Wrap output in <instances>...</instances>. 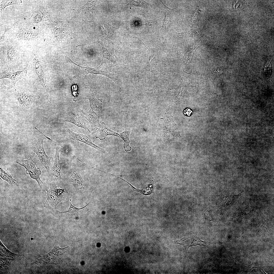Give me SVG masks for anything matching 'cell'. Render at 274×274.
<instances>
[{"mask_svg":"<svg viewBox=\"0 0 274 274\" xmlns=\"http://www.w3.org/2000/svg\"><path fill=\"white\" fill-rule=\"evenodd\" d=\"M60 150L59 147H56L54 157L53 164L50 172V179L52 182L55 183L56 182L60 183L62 180L60 173L62 164L59 157Z\"/></svg>","mask_w":274,"mask_h":274,"instance_id":"obj_6","label":"cell"},{"mask_svg":"<svg viewBox=\"0 0 274 274\" xmlns=\"http://www.w3.org/2000/svg\"><path fill=\"white\" fill-rule=\"evenodd\" d=\"M44 138L41 135H38L36 144L32 146L31 150L37 155L41 164L45 168L48 175L50 176L49 167H51V161L52 158L51 155L48 156L46 154L43 145Z\"/></svg>","mask_w":274,"mask_h":274,"instance_id":"obj_3","label":"cell"},{"mask_svg":"<svg viewBox=\"0 0 274 274\" xmlns=\"http://www.w3.org/2000/svg\"><path fill=\"white\" fill-rule=\"evenodd\" d=\"M83 114L77 113L74 111L67 112L64 115L63 121L67 122L74 124L76 126L84 128L86 131H90L88 129Z\"/></svg>","mask_w":274,"mask_h":274,"instance_id":"obj_7","label":"cell"},{"mask_svg":"<svg viewBox=\"0 0 274 274\" xmlns=\"http://www.w3.org/2000/svg\"><path fill=\"white\" fill-rule=\"evenodd\" d=\"M148 4L144 1L132 0L125 7L128 8L131 7L137 6L145 8L147 7Z\"/></svg>","mask_w":274,"mask_h":274,"instance_id":"obj_22","label":"cell"},{"mask_svg":"<svg viewBox=\"0 0 274 274\" xmlns=\"http://www.w3.org/2000/svg\"><path fill=\"white\" fill-rule=\"evenodd\" d=\"M26 73V68L14 72L5 71L1 73L0 79L8 78L11 80L13 85L14 86L16 82L19 80L25 79Z\"/></svg>","mask_w":274,"mask_h":274,"instance_id":"obj_14","label":"cell"},{"mask_svg":"<svg viewBox=\"0 0 274 274\" xmlns=\"http://www.w3.org/2000/svg\"><path fill=\"white\" fill-rule=\"evenodd\" d=\"M40 20V16H35V21L36 22H39Z\"/></svg>","mask_w":274,"mask_h":274,"instance_id":"obj_29","label":"cell"},{"mask_svg":"<svg viewBox=\"0 0 274 274\" xmlns=\"http://www.w3.org/2000/svg\"><path fill=\"white\" fill-rule=\"evenodd\" d=\"M70 206L67 210L64 211H60L56 210L55 212L56 213L60 216L67 217L79 215L85 212L87 207L90 203L89 202L84 207L79 208L76 207L72 204L71 197H70Z\"/></svg>","mask_w":274,"mask_h":274,"instance_id":"obj_15","label":"cell"},{"mask_svg":"<svg viewBox=\"0 0 274 274\" xmlns=\"http://www.w3.org/2000/svg\"><path fill=\"white\" fill-rule=\"evenodd\" d=\"M258 268L257 267H252V268H251V270H252V269H253V268Z\"/></svg>","mask_w":274,"mask_h":274,"instance_id":"obj_30","label":"cell"},{"mask_svg":"<svg viewBox=\"0 0 274 274\" xmlns=\"http://www.w3.org/2000/svg\"><path fill=\"white\" fill-rule=\"evenodd\" d=\"M69 181L74 187L77 194H83L85 191L84 182L81 176L79 168L76 165L72 166Z\"/></svg>","mask_w":274,"mask_h":274,"instance_id":"obj_5","label":"cell"},{"mask_svg":"<svg viewBox=\"0 0 274 274\" xmlns=\"http://www.w3.org/2000/svg\"><path fill=\"white\" fill-rule=\"evenodd\" d=\"M176 33L178 37H183L186 36L189 34V32H187L182 33L177 32Z\"/></svg>","mask_w":274,"mask_h":274,"instance_id":"obj_27","label":"cell"},{"mask_svg":"<svg viewBox=\"0 0 274 274\" xmlns=\"http://www.w3.org/2000/svg\"><path fill=\"white\" fill-rule=\"evenodd\" d=\"M95 137L100 140L105 139L108 136L112 135L119 137V133H116L107 126L106 124L102 122L100 124L96 132Z\"/></svg>","mask_w":274,"mask_h":274,"instance_id":"obj_16","label":"cell"},{"mask_svg":"<svg viewBox=\"0 0 274 274\" xmlns=\"http://www.w3.org/2000/svg\"><path fill=\"white\" fill-rule=\"evenodd\" d=\"M88 97L90 102V109L101 115L102 105V100L99 98L97 99L91 89L89 90Z\"/></svg>","mask_w":274,"mask_h":274,"instance_id":"obj_17","label":"cell"},{"mask_svg":"<svg viewBox=\"0 0 274 274\" xmlns=\"http://www.w3.org/2000/svg\"><path fill=\"white\" fill-rule=\"evenodd\" d=\"M8 169L6 171H5L1 168H0V177L1 178L10 184L18 185V184L15 182L16 180L13 178L8 172Z\"/></svg>","mask_w":274,"mask_h":274,"instance_id":"obj_21","label":"cell"},{"mask_svg":"<svg viewBox=\"0 0 274 274\" xmlns=\"http://www.w3.org/2000/svg\"><path fill=\"white\" fill-rule=\"evenodd\" d=\"M99 43L101 45L103 53L102 59L101 63L100 65L97 67L99 69L104 64H107L109 63H113L114 60L112 56L110 54L107 49L105 48L103 43L100 41L97 42Z\"/></svg>","mask_w":274,"mask_h":274,"instance_id":"obj_18","label":"cell"},{"mask_svg":"<svg viewBox=\"0 0 274 274\" xmlns=\"http://www.w3.org/2000/svg\"><path fill=\"white\" fill-rule=\"evenodd\" d=\"M183 112L184 114L187 116H191L193 114L192 110L189 108H187L185 109L184 110Z\"/></svg>","mask_w":274,"mask_h":274,"instance_id":"obj_25","label":"cell"},{"mask_svg":"<svg viewBox=\"0 0 274 274\" xmlns=\"http://www.w3.org/2000/svg\"><path fill=\"white\" fill-rule=\"evenodd\" d=\"M130 132L125 130L124 131L119 133V136L124 141L123 144L124 149L126 151H130L131 148L129 145L130 141L129 140V136Z\"/></svg>","mask_w":274,"mask_h":274,"instance_id":"obj_19","label":"cell"},{"mask_svg":"<svg viewBox=\"0 0 274 274\" xmlns=\"http://www.w3.org/2000/svg\"><path fill=\"white\" fill-rule=\"evenodd\" d=\"M46 191L47 198L44 207L55 212L57 206L62 200V194L65 192V190L60 188L52 182L50 184L49 190Z\"/></svg>","mask_w":274,"mask_h":274,"instance_id":"obj_2","label":"cell"},{"mask_svg":"<svg viewBox=\"0 0 274 274\" xmlns=\"http://www.w3.org/2000/svg\"><path fill=\"white\" fill-rule=\"evenodd\" d=\"M168 14L167 12L166 11V14L165 16V20L163 23V26L165 27H166L167 23L168 21Z\"/></svg>","mask_w":274,"mask_h":274,"instance_id":"obj_26","label":"cell"},{"mask_svg":"<svg viewBox=\"0 0 274 274\" xmlns=\"http://www.w3.org/2000/svg\"><path fill=\"white\" fill-rule=\"evenodd\" d=\"M66 133L68 138L71 139L82 142L98 150H102L101 148L93 143L91 139L86 135L74 132L69 129H66Z\"/></svg>","mask_w":274,"mask_h":274,"instance_id":"obj_10","label":"cell"},{"mask_svg":"<svg viewBox=\"0 0 274 274\" xmlns=\"http://www.w3.org/2000/svg\"><path fill=\"white\" fill-rule=\"evenodd\" d=\"M65 60L66 62L68 63L74 64L80 67L82 69L84 74L86 76H87L88 74H90L101 75L109 78L116 83V79L113 76V74L112 73L102 71L97 68H95L88 66L84 67L80 66L73 62L69 57L67 56L65 57Z\"/></svg>","mask_w":274,"mask_h":274,"instance_id":"obj_8","label":"cell"},{"mask_svg":"<svg viewBox=\"0 0 274 274\" xmlns=\"http://www.w3.org/2000/svg\"><path fill=\"white\" fill-rule=\"evenodd\" d=\"M22 2L21 1H3L1 3L0 11H2L5 7L13 4H18Z\"/></svg>","mask_w":274,"mask_h":274,"instance_id":"obj_23","label":"cell"},{"mask_svg":"<svg viewBox=\"0 0 274 274\" xmlns=\"http://www.w3.org/2000/svg\"><path fill=\"white\" fill-rule=\"evenodd\" d=\"M241 194L237 195H232L225 196L221 192L220 194L219 200L221 205L224 207H231L241 204Z\"/></svg>","mask_w":274,"mask_h":274,"instance_id":"obj_11","label":"cell"},{"mask_svg":"<svg viewBox=\"0 0 274 274\" xmlns=\"http://www.w3.org/2000/svg\"><path fill=\"white\" fill-rule=\"evenodd\" d=\"M14 49L13 46H10L8 47L7 50V58L10 61H11L15 55Z\"/></svg>","mask_w":274,"mask_h":274,"instance_id":"obj_24","label":"cell"},{"mask_svg":"<svg viewBox=\"0 0 274 274\" xmlns=\"http://www.w3.org/2000/svg\"><path fill=\"white\" fill-rule=\"evenodd\" d=\"M80 111L85 118L89 122L92 129V134L96 133L100 125L99 119L101 115L91 109L87 113L81 109Z\"/></svg>","mask_w":274,"mask_h":274,"instance_id":"obj_9","label":"cell"},{"mask_svg":"<svg viewBox=\"0 0 274 274\" xmlns=\"http://www.w3.org/2000/svg\"><path fill=\"white\" fill-rule=\"evenodd\" d=\"M33 61L34 69L36 74L40 83L43 87L48 102L50 103V102L48 99L47 90L45 85V80L42 67L40 61L37 58H34Z\"/></svg>","mask_w":274,"mask_h":274,"instance_id":"obj_13","label":"cell"},{"mask_svg":"<svg viewBox=\"0 0 274 274\" xmlns=\"http://www.w3.org/2000/svg\"><path fill=\"white\" fill-rule=\"evenodd\" d=\"M170 242L174 244H179L182 245L184 247L185 251L187 252L189 248L193 246L199 245L209 248V246L211 244H217L220 245L217 243L203 241L196 235L192 234L186 235L180 239Z\"/></svg>","mask_w":274,"mask_h":274,"instance_id":"obj_4","label":"cell"},{"mask_svg":"<svg viewBox=\"0 0 274 274\" xmlns=\"http://www.w3.org/2000/svg\"><path fill=\"white\" fill-rule=\"evenodd\" d=\"M66 248H60L58 246H56L48 253L43 256V258H53L58 257L66 251Z\"/></svg>","mask_w":274,"mask_h":274,"instance_id":"obj_20","label":"cell"},{"mask_svg":"<svg viewBox=\"0 0 274 274\" xmlns=\"http://www.w3.org/2000/svg\"><path fill=\"white\" fill-rule=\"evenodd\" d=\"M14 93L20 106L26 109L29 108L36 99L33 96L20 92L16 90Z\"/></svg>","mask_w":274,"mask_h":274,"instance_id":"obj_12","label":"cell"},{"mask_svg":"<svg viewBox=\"0 0 274 274\" xmlns=\"http://www.w3.org/2000/svg\"><path fill=\"white\" fill-rule=\"evenodd\" d=\"M37 162L34 152L31 153L28 159L25 160L24 158L21 159L16 158L15 160V163L24 167L26 169V173L29 175L31 178L36 180L39 186L42 188L44 183L40 178L41 174L40 169L36 167Z\"/></svg>","mask_w":274,"mask_h":274,"instance_id":"obj_1","label":"cell"},{"mask_svg":"<svg viewBox=\"0 0 274 274\" xmlns=\"http://www.w3.org/2000/svg\"><path fill=\"white\" fill-rule=\"evenodd\" d=\"M160 1L164 6V8L166 10V11L168 12H170L171 10H172L173 9L170 8L168 7L165 5L164 3L162 1Z\"/></svg>","mask_w":274,"mask_h":274,"instance_id":"obj_28","label":"cell"}]
</instances>
